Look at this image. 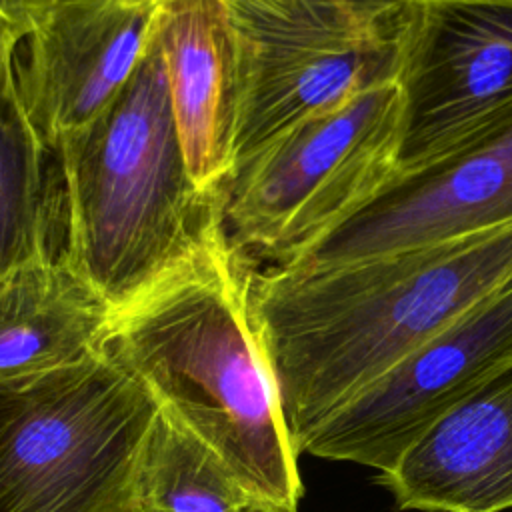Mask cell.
Masks as SVG:
<instances>
[{"mask_svg": "<svg viewBox=\"0 0 512 512\" xmlns=\"http://www.w3.org/2000/svg\"><path fill=\"white\" fill-rule=\"evenodd\" d=\"M510 280L512 224L346 262L252 270L248 312L294 448Z\"/></svg>", "mask_w": 512, "mask_h": 512, "instance_id": "6da1fadb", "label": "cell"}, {"mask_svg": "<svg viewBox=\"0 0 512 512\" xmlns=\"http://www.w3.org/2000/svg\"><path fill=\"white\" fill-rule=\"evenodd\" d=\"M252 270L218 222L112 310L98 354L202 440L266 512H298L300 454L250 320Z\"/></svg>", "mask_w": 512, "mask_h": 512, "instance_id": "7a4b0ae2", "label": "cell"}, {"mask_svg": "<svg viewBox=\"0 0 512 512\" xmlns=\"http://www.w3.org/2000/svg\"><path fill=\"white\" fill-rule=\"evenodd\" d=\"M54 154L66 220L60 254L112 310L224 220V200L188 172L156 36L114 102Z\"/></svg>", "mask_w": 512, "mask_h": 512, "instance_id": "3957f363", "label": "cell"}, {"mask_svg": "<svg viewBox=\"0 0 512 512\" xmlns=\"http://www.w3.org/2000/svg\"><path fill=\"white\" fill-rule=\"evenodd\" d=\"M156 412L100 354L0 382V512H128Z\"/></svg>", "mask_w": 512, "mask_h": 512, "instance_id": "277c9868", "label": "cell"}, {"mask_svg": "<svg viewBox=\"0 0 512 512\" xmlns=\"http://www.w3.org/2000/svg\"><path fill=\"white\" fill-rule=\"evenodd\" d=\"M414 2L224 0L240 64L232 178L300 120L396 82Z\"/></svg>", "mask_w": 512, "mask_h": 512, "instance_id": "5b68a950", "label": "cell"}, {"mask_svg": "<svg viewBox=\"0 0 512 512\" xmlns=\"http://www.w3.org/2000/svg\"><path fill=\"white\" fill-rule=\"evenodd\" d=\"M396 82L320 110L274 138L226 188L224 230L278 266L344 220L398 170Z\"/></svg>", "mask_w": 512, "mask_h": 512, "instance_id": "8992f818", "label": "cell"}, {"mask_svg": "<svg viewBox=\"0 0 512 512\" xmlns=\"http://www.w3.org/2000/svg\"><path fill=\"white\" fill-rule=\"evenodd\" d=\"M512 364V280L326 416L298 454L376 472L440 416Z\"/></svg>", "mask_w": 512, "mask_h": 512, "instance_id": "52a82bcc", "label": "cell"}, {"mask_svg": "<svg viewBox=\"0 0 512 512\" xmlns=\"http://www.w3.org/2000/svg\"><path fill=\"white\" fill-rule=\"evenodd\" d=\"M506 224H512V106L396 170L360 208L282 264L346 262Z\"/></svg>", "mask_w": 512, "mask_h": 512, "instance_id": "ba28073f", "label": "cell"}, {"mask_svg": "<svg viewBox=\"0 0 512 512\" xmlns=\"http://www.w3.org/2000/svg\"><path fill=\"white\" fill-rule=\"evenodd\" d=\"M396 86L398 170L512 106V0H416Z\"/></svg>", "mask_w": 512, "mask_h": 512, "instance_id": "9c48e42d", "label": "cell"}, {"mask_svg": "<svg viewBox=\"0 0 512 512\" xmlns=\"http://www.w3.org/2000/svg\"><path fill=\"white\" fill-rule=\"evenodd\" d=\"M154 0H62L24 36L28 112L54 150L126 88L154 36Z\"/></svg>", "mask_w": 512, "mask_h": 512, "instance_id": "30bf717a", "label": "cell"}, {"mask_svg": "<svg viewBox=\"0 0 512 512\" xmlns=\"http://www.w3.org/2000/svg\"><path fill=\"white\" fill-rule=\"evenodd\" d=\"M376 482L402 510H510L512 364L430 424Z\"/></svg>", "mask_w": 512, "mask_h": 512, "instance_id": "8fae6325", "label": "cell"}, {"mask_svg": "<svg viewBox=\"0 0 512 512\" xmlns=\"http://www.w3.org/2000/svg\"><path fill=\"white\" fill-rule=\"evenodd\" d=\"M154 36L194 184L226 200L234 170L240 64L224 0H162Z\"/></svg>", "mask_w": 512, "mask_h": 512, "instance_id": "7c38bea8", "label": "cell"}, {"mask_svg": "<svg viewBox=\"0 0 512 512\" xmlns=\"http://www.w3.org/2000/svg\"><path fill=\"white\" fill-rule=\"evenodd\" d=\"M112 308L52 254L0 278V382L98 356Z\"/></svg>", "mask_w": 512, "mask_h": 512, "instance_id": "4fadbf2b", "label": "cell"}, {"mask_svg": "<svg viewBox=\"0 0 512 512\" xmlns=\"http://www.w3.org/2000/svg\"><path fill=\"white\" fill-rule=\"evenodd\" d=\"M22 38L14 30L0 50V278L56 254L50 244L56 186L48 164L54 150L22 94L16 56Z\"/></svg>", "mask_w": 512, "mask_h": 512, "instance_id": "5bb4252c", "label": "cell"}, {"mask_svg": "<svg viewBox=\"0 0 512 512\" xmlns=\"http://www.w3.org/2000/svg\"><path fill=\"white\" fill-rule=\"evenodd\" d=\"M130 510L266 512L202 440L160 410L136 460Z\"/></svg>", "mask_w": 512, "mask_h": 512, "instance_id": "9a60e30c", "label": "cell"}, {"mask_svg": "<svg viewBox=\"0 0 512 512\" xmlns=\"http://www.w3.org/2000/svg\"><path fill=\"white\" fill-rule=\"evenodd\" d=\"M58 2L62 0H0V20L26 36Z\"/></svg>", "mask_w": 512, "mask_h": 512, "instance_id": "2e32d148", "label": "cell"}, {"mask_svg": "<svg viewBox=\"0 0 512 512\" xmlns=\"http://www.w3.org/2000/svg\"><path fill=\"white\" fill-rule=\"evenodd\" d=\"M12 32H14V28L8 26V24H4V22L0 20V50H2L4 42H6V38H8ZM16 32H18V30H16Z\"/></svg>", "mask_w": 512, "mask_h": 512, "instance_id": "e0dca14e", "label": "cell"}, {"mask_svg": "<svg viewBox=\"0 0 512 512\" xmlns=\"http://www.w3.org/2000/svg\"><path fill=\"white\" fill-rule=\"evenodd\" d=\"M154 2H156V4H158V2H162V0H154Z\"/></svg>", "mask_w": 512, "mask_h": 512, "instance_id": "ac0fdd59", "label": "cell"}, {"mask_svg": "<svg viewBox=\"0 0 512 512\" xmlns=\"http://www.w3.org/2000/svg\"><path fill=\"white\" fill-rule=\"evenodd\" d=\"M128 512H132V510H128Z\"/></svg>", "mask_w": 512, "mask_h": 512, "instance_id": "d6986e66", "label": "cell"}]
</instances>
